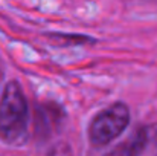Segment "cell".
Listing matches in <instances>:
<instances>
[{"mask_svg": "<svg viewBox=\"0 0 157 156\" xmlns=\"http://www.w3.org/2000/svg\"><path fill=\"white\" fill-rule=\"evenodd\" d=\"M130 122V110L124 103H116L99 112L89 129L90 142L96 147L107 146L116 139Z\"/></svg>", "mask_w": 157, "mask_h": 156, "instance_id": "7a4b0ae2", "label": "cell"}, {"mask_svg": "<svg viewBox=\"0 0 157 156\" xmlns=\"http://www.w3.org/2000/svg\"><path fill=\"white\" fill-rule=\"evenodd\" d=\"M48 156H73V153H72V149L66 142H58L49 150Z\"/></svg>", "mask_w": 157, "mask_h": 156, "instance_id": "277c9868", "label": "cell"}, {"mask_svg": "<svg viewBox=\"0 0 157 156\" xmlns=\"http://www.w3.org/2000/svg\"><path fill=\"white\" fill-rule=\"evenodd\" d=\"M108 156H157V124L139 129L131 139L111 150Z\"/></svg>", "mask_w": 157, "mask_h": 156, "instance_id": "3957f363", "label": "cell"}, {"mask_svg": "<svg viewBox=\"0 0 157 156\" xmlns=\"http://www.w3.org/2000/svg\"><path fill=\"white\" fill-rule=\"evenodd\" d=\"M29 109L17 81L5 86L0 100V139L9 146H21L28 139Z\"/></svg>", "mask_w": 157, "mask_h": 156, "instance_id": "6da1fadb", "label": "cell"}]
</instances>
